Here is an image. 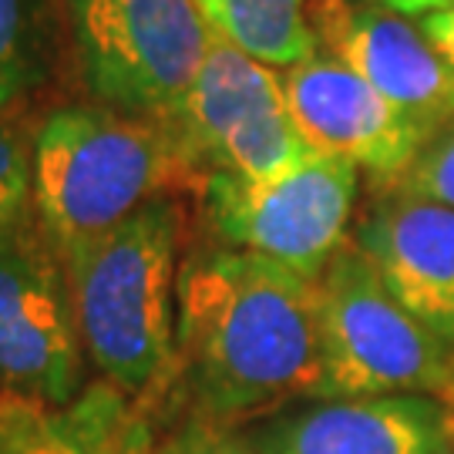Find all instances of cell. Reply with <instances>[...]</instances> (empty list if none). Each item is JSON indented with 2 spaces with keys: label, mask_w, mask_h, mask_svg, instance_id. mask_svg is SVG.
Instances as JSON below:
<instances>
[{
  "label": "cell",
  "mask_w": 454,
  "mask_h": 454,
  "mask_svg": "<svg viewBox=\"0 0 454 454\" xmlns=\"http://www.w3.org/2000/svg\"><path fill=\"white\" fill-rule=\"evenodd\" d=\"M192 421L239 431L320 390L317 279L243 249L179 266L176 371Z\"/></svg>",
  "instance_id": "1"
},
{
  "label": "cell",
  "mask_w": 454,
  "mask_h": 454,
  "mask_svg": "<svg viewBox=\"0 0 454 454\" xmlns=\"http://www.w3.org/2000/svg\"><path fill=\"white\" fill-rule=\"evenodd\" d=\"M195 182L162 125L105 105L61 108L34 138V212L61 260Z\"/></svg>",
  "instance_id": "3"
},
{
  "label": "cell",
  "mask_w": 454,
  "mask_h": 454,
  "mask_svg": "<svg viewBox=\"0 0 454 454\" xmlns=\"http://www.w3.org/2000/svg\"><path fill=\"white\" fill-rule=\"evenodd\" d=\"M448 407H451V414H454V390H451V397H448Z\"/></svg>",
  "instance_id": "21"
},
{
  "label": "cell",
  "mask_w": 454,
  "mask_h": 454,
  "mask_svg": "<svg viewBox=\"0 0 454 454\" xmlns=\"http://www.w3.org/2000/svg\"><path fill=\"white\" fill-rule=\"evenodd\" d=\"M219 37L270 67H293L320 44L309 24L313 0H195Z\"/></svg>",
  "instance_id": "14"
},
{
  "label": "cell",
  "mask_w": 454,
  "mask_h": 454,
  "mask_svg": "<svg viewBox=\"0 0 454 454\" xmlns=\"http://www.w3.org/2000/svg\"><path fill=\"white\" fill-rule=\"evenodd\" d=\"M320 390L313 401L424 394L448 404L454 350L414 320L367 256L347 243L317 279Z\"/></svg>",
  "instance_id": "4"
},
{
  "label": "cell",
  "mask_w": 454,
  "mask_h": 454,
  "mask_svg": "<svg viewBox=\"0 0 454 454\" xmlns=\"http://www.w3.org/2000/svg\"><path fill=\"white\" fill-rule=\"evenodd\" d=\"M84 84L98 105L165 125L215 31L195 0H65Z\"/></svg>",
  "instance_id": "5"
},
{
  "label": "cell",
  "mask_w": 454,
  "mask_h": 454,
  "mask_svg": "<svg viewBox=\"0 0 454 454\" xmlns=\"http://www.w3.org/2000/svg\"><path fill=\"white\" fill-rule=\"evenodd\" d=\"M162 129L199 182L206 176L276 179L309 155L286 105L283 74L219 34Z\"/></svg>",
  "instance_id": "6"
},
{
  "label": "cell",
  "mask_w": 454,
  "mask_h": 454,
  "mask_svg": "<svg viewBox=\"0 0 454 454\" xmlns=\"http://www.w3.org/2000/svg\"><path fill=\"white\" fill-rule=\"evenodd\" d=\"M195 189L219 246L320 279L326 262L350 243L360 168L309 152L276 179L206 176Z\"/></svg>",
  "instance_id": "7"
},
{
  "label": "cell",
  "mask_w": 454,
  "mask_h": 454,
  "mask_svg": "<svg viewBox=\"0 0 454 454\" xmlns=\"http://www.w3.org/2000/svg\"><path fill=\"white\" fill-rule=\"evenodd\" d=\"M309 24L320 51L354 67L427 142L454 121V71L414 17L377 0H313Z\"/></svg>",
  "instance_id": "9"
},
{
  "label": "cell",
  "mask_w": 454,
  "mask_h": 454,
  "mask_svg": "<svg viewBox=\"0 0 454 454\" xmlns=\"http://www.w3.org/2000/svg\"><path fill=\"white\" fill-rule=\"evenodd\" d=\"M162 454H260L246 434L226 431V427H209V424L189 421L179 434H172Z\"/></svg>",
  "instance_id": "18"
},
{
  "label": "cell",
  "mask_w": 454,
  "mask_h": 454,
  "mask_svg": "<svg viewBox=\"0 0 454 454\" xmlns=\"http://www.w3.org/2000/svg\"><path fill=\"white\" fill-rule=\"evenodd\" d=\"M283 88L309 152L357 165L387 192L427 145L404 114L326 51L286 67Z\"/></svg>",
  "instance_id": "10"
},
{
  "label": "cell",
  "mask_w": 454,
  "mask_h": 454,
  "mask_svg": "<svg viewBox=\"0 0 454 454\" xmlns=\"http://www.w3.org/2000/svg\"><path fill=\"white\" fill-rule=\"evenodd\" d=\"M34 189V148L14 121L0 118V236L24 223Z\"/></svg>",
  "instance_id": "16"
},
{
  "label": "cell",
  "mask_w": 454,
  "mask_h": 454,
  "mask_svg": "<svg viewBox=\"0 0 454 454\" xmlns=\"http://www.w3.org/2000/svg\"><path fill=\"white\" fill-rule=\"evenodd\" d=\"M390 192L424 199V202H438L454 209V121L418 152V159L411 162L404 179L397 182Z\"/></svg>",
  "instance_id": "17"
},
{
  "label": "cell",
  "mask_w": 454,
  "mask_h": 454,
  "mask_svg": "<svg viewBox=\"0 0 454 454\" xmlns=\"http://www.w3.org/2000/svg\"><path fill=\"white\" fill-rule=\"evenodd\" d=\"M179 232V206L165 195L61 260L84 357L138 404L176 371Z\"/></svg>",
  "instance_id": "2"
},
{
  "label": "cell",
  "mask_w": 454,
  "mask_h": 454,
  "mask_svg": "<svg viewBox=\"0 0 454 454\" xmlns=\"http://www.w3.org/2000/svg\"><path fill=\"white\" fill-rule=\"evenodd\" d=\"M0 454H162L145 407L98 380L48 404L0 390Z\"/></svg>",
  "instance_id": "13"
},
{
  "label": "cell",
  "mask_w": 454,
  "mask_h": 454,
  "mask_svg": "<svg viewBox=\"0 0 454 454\" xmlns=\"http://www.w3.org/2000/svg\"><path fill=\"white\" fill-rule=\"evenodd\" d=\"M41 78V31L34 0H0V112Z\"/></svg>",
  "instance_id": "15"
},
{
  "label": "cell",
  "mask_w": 454,
  "mask_h": 454,
  "mask_svg": "<svg viewBox=\"0 0 454 454\" xmlns=\"http://www.w3.org/2000/svg\"><path fill=\"white\" fill-rule=\"evenodd\" d=\"M377 4H384L394 14L418 17V20L427 14H438V11H454V0H377Z\"/></svg>",
  "instance_id": "20"
},
{
  "label": "cell",
  "mask_w": 454,
  "mask_h": 454,
  "mask_svg": "<svg viewBox=\"0 0 454 454\" xmlns=\"http://www.w3.org/2000/svg\"><path fill=\"white\" fill-rule=\"evenodd\" d=\"M394 300L454 350V209L384 192L350 236Z\"/></svg>",
  "instance_id": "12"
},
{
  "label": "cell",
  "mask_w": 454,
  "mask_h": 454,
  "mask_svg": "<svg viewBox=\"0 0 454 454\" xmlns=\"http://www.w3.org/2000/svg\"><path fill=\"white\" fill-rule=\"evenodd\" d=\"M421 31L427 34V41L438 48V54L451 65L454 71V11H438V14H427L418 20Z\"/></svg>",
  "instance_id": "19"
},
{
  "label": "cell",
  "mask_w": 454,
  "mask_h": 454,
  "mask_svg": "<svg viewBox=\"0 0 454 454\" xmlns=\"http://www.w3.org/2000/svg\"><path fill=\"white\" fill-rule=\"evenodd\" d=\"M246 438L260 454H454V414L424 394L333 397L286 407Z\"/></svg>",
  "instance_id": "11"
},
{
  "label": "cell",
  "mask_w": 454,
  "mask_h": 454,
  "mask_svg": "<svg viewBox=\"0 0 454 454\" xmlns=\"http://www.w3.org/2000/svg\"><path fill=\"white\" fill-rule=\"evenodd\" d=\"M84 384V347L65 262L37 223L0 236V390L67 404Z\"/></svg>",
  "instance_id": "8"
}]
</instances>
